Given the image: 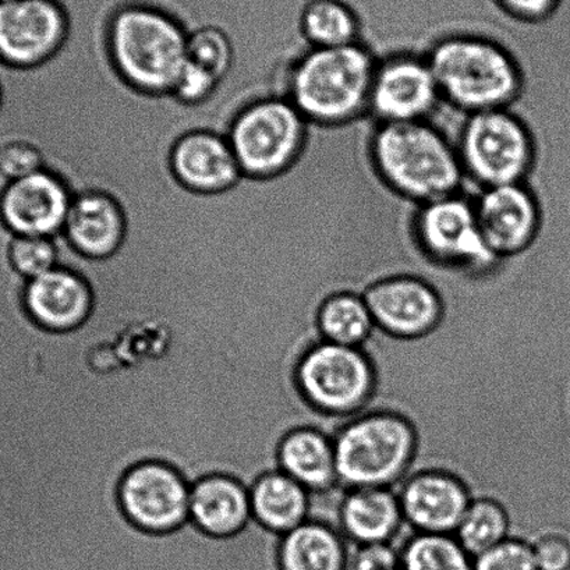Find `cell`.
I'll return each instance as SVG.
<instances>
[{"label": "cell", "mask_w": 570, "mask_h": 570, "mask_svg": "<svg viewBox=\"0 0 570 570\" xmlns=\"http://www.w3.org/2000/svg\"><path fill=\"white\" fill-rule=\"evenodd\" d=\"M505 18L520 24L540 26L551 21L564 0H491Z\"/></svg>", "instance_id": "obj_33"}, {"label": "cell", "mask_w": 570, "mask_h": 570, "mask_svg": "<svg viewBox=\"0 0 570 570\" xmlns=\"http://www.w3.org/2000/svg\"><path fill=\"white\" fill-rule=\"evenodd\" d=\"M0 104H2V88H0Z\"/></svg>", "instance_id": "obj_38"}, {"label": "cell", "mask_w": 570, "mask_h": 570, "mask_svg": "<svg viewBox=\"0 0 570 570\" xmlns=\"http://www.w3.org/2000/svg\"><path fill=\"white\" fill-rule=\"evenodd\" d=\"M7 226L3 225L2 219H0V232H2Z\"/></svg>", "instance_id": "obj_37"}, {"label": "cell", "mask_w": 570, "mask_h": 570, "mask_svg": "<svg viewBox=\"0 0 570 570\" xmlns=\"http://www.w3.org/2000/svg\"><path fill=\"white\" fill-rule=\"evenodd\" d=\"M295 381L315 417L348 420L368 411L379 392L380 374L365 347L314 337L297 360Z\"/></svg>", "instance_id": "obj_6"}, {"label": "cell", "mask_w": 570, "mask_h": 570, "mask_svg": "<svg viewBox=\"0 0 570 570\" xmlns=\"http://www.w3.org/2000/svg\"><path fill=\"white\" fill-rule=\"evenodd\" d=\"M70 204L65 181L40 170L8 183L0 196V219L16 236L53 237L63 232Z\"/></svg>", "instance_id": "obj_16"}, {"label": "cell", "mask_w": 570, "mask_h": 570, "mask_svg": "<svg viewBox=\"0 0 570 570\" xmlns=\"http://www.w3.org/2000/svg\"><path fill=\"white\" fill-rule=\"evenodd\" d=\"M68 12L60 0L0 2V62L32 68L51 58L68 35Z\"/></svg>", "instance_id": "obj_14"}, {"label": "cell", "mask_w": 570, "mask_h": 570, "mask_svg": "<svg viewBox=\"0 0 570 570\" xmlns=\"http://www.w3.org/2000/svg\"><path fill=\"white\" fill-rule=\"evenodd\" d=\"M444 105L424 51L396 49L376 59L368 118L374 124L433 120Z\"/></svg>", "instance_id": "obj_10"}, {"label": "cell", "mask_w": 570, "mask_h": 570, "mask_svg": "<svg viewBox=\"0 0 570 570\" xmlns=\"http://www.w3.org/2000/svg\"><path fill=\"white\" fill-rule=\"evenodd\" d=\"M400 553L401 570H474V558L453 534L413 533Z\"/></svg>", "instance_id": "obj_28"}, {"label": "cell", "mask_w": 570, "mask_h": 570, "mask_svg": "<svg viewBox=\"0 0 570 570\" xmlns=\"http://www.w3.org/2000/svg\"><path fill=\"white\" fill-rule=\"evenodd\" d=\"M234 36L218 26L200 27L191 31L187 41L188 60L204 66L223 80L234 63Z\"/></svg>", "instance_id": "obj_29"}, {"label": "cell", "mask_w": 570, "mask_h": 570, "mask_svg": "<svg viewBox=\"0 0 570 570\" xmlns=\"http://www.w3.org/2000/svg\"><path fill=\"white\" fill-rule=\"evenodd\" d=\"M474 570H539L529 540L508 537L495 547L474 557Z\"/></svg>", "instance_id": "obj_31"}, {"label": "cell", "mask_w": 570, "mask_h": 570, "mask_svg": "<svg viewBox=\"0 0 570 570\" xmlns=\"http://www.w3.org/2000/svg\"><path fill=\"white\" fill-rule=\"evenodd\" d=\"M297 30L307 47L341 48L364 41L362 14L351 0H302Z\"/></svg>", "instance_id": "obj_26"}, {"label": "cell", "mask_w": 570, "mask_h": 570, "mask_svg": "<svg viewBox=\"0 0 570 570\" xmlns=\"http://www.w3.org/2000/svg\"><path fill=\"white\" fill-rule=\"evenodd\" d=\"M409 235L425 263L448 273L484 278L503 264L487 245L473 196L464 191L414 207Z\"/></svg>", "instance_id": "obj_8"}, {"label": "cell", "mask_w": 570, "mask_h": 570, "mask_svg": "<svg viewBox=\"0 0 570 570\" xmlns=\"http://www.w3.org/2000/svg\"><path fill=\"white\" fill-rule=\"evenodd\" d=\"M24 303L38 325L51 331H70L86 323L92 295L81 276L57 267L27 281Z\"/></svg>", "instance_id": "obj_18"}, {"label": "cell", "mask_w": 570, "mask_h": 570, "mask_svg": "<svg viewBox=\"0 0 570 570\" xmlns=\"http://www.w3.org/2000/svg\"><path fill=\"white\" fill-rule=\"evenodd\" d=\"M314 127L286 97H268L237 116L228 140L243 175L282 174L306 157Z\"/></svg>", "instance_id": "obj_9"}, {"label": "cell", "mask_w": 570, "mask_h": 570, "mask_svg": "<svg viewBox=\"0 0 570 570\" xmlns=\"http://www.w3.org/2000/svg\"><path fill=\"white\" fill-rule=\"evenodd\" d=\"M376 59L365 41L341 48L304 47L291 65L286 98L314 129L356 124L368 118Z\"/></svg>", "instance_id": "obj_3"}, {"label": "cell", "mask_w": 570, "mask_h": 570, "mask_svg": "<svg viewBox=\"0 0 570 570\" xmlns=\"http://www.w3.org/2000/svg\"><path fill=\"white\" fill-rule=\"evenodd\" d=\"M511 513L505 503L494 497L481 495L470 502L453 535L474 558L511 537Z\"/></svg>", "instance_id": "obj_27"}, {"label": "cell", "mask_w": 570, "mask_h": 570, "mask_svg": "<svg viewBox=\"0 0 570 570\" xmlns=\"http://www.w3.org/2000/svg\"><path fill=\"white\" fill-rule=\"evenodd\" d=\"M278 466L314 498L341 487L334 439L318 423L298 425L285 435L278 450Z\"/></svg>", "instance_id": "obj_20"}, {"label": "cell", "mask_w": 570, "mask_h": 570, "mask_svg": "<svg viewBox=\"0 0 570 570\" xmlns=\"http://www.w3.org/2000/svg\"><path fill=\"white\" fill-rule=\"evenodd\" d=\"M363 295L376 330L395 340H423L444 323V297L423 276L407 273L380 276L364 287Z\"/></svg>", "instance_id": "obj_11"}, {"label": "cell", "mask_w": 570, "mask_h": 570, "mask_svg": "<svg viewBox=\"0 0 570 570\" xmlns=\"http://www.w3.org/2000/svg\"><path fill=\"white\" fill-rule=\"evenodd\" d=\"M334 439L337 475L343 489H396L413 472L420 434L413 420L391 409L365 411L345 420Z\"/></svg>", "instance_id": "obj_4"}, {"label": "cell", "mask_w": 570, "mask_h": 570, "mask_svg": "<svg viewBox=\"0 0 570 570\" xmlns=\"http://www.w3.org/2000/svg\"><path fill=\"white\" fill-rule=\"evenodd\" d=\"M191 484L175 468L146 462L127 472L119 497L126 517L149 533H169L190 520Z\"/></svg>", "instance_id": "obj_13"}, {"label": "cell", "mask_w": 570, "mask_h": 570, "mask_svg": "<svg viewBox=\"0 0 570 570\" xmlns=\"http://www.w3.org/2000/svg\"><path fill=\"white\" fill-rule=\"evenodd\" d=\"M8 254L16 273L27 281L58 267V248L52 237L13 235Z\"/></svg>", "instance_id": "obj_30"}, {"label": "cell", "mask_w": 570, "mask_h": 570, "mask_svg": "<svg viewBox=\"0 0 570 570\" xmlns=\"http://www.w3.org/2000/svg\"><path fill=\"white\" fill-rule=\"evenodd\" d=\"M121 2L126 3L125 0H121ZM127 4V3H126Z\"/></svg>", "instance_id": "obj_39"}, {"label": "cell", "mask_w": 570, "mask_h": 570, "mask_svg": "<svg viewBox=\"0 0 570 570\" xmlns=\"http://www.w3.org/2000/svg\"><path fill=\"white\" fill-rule=\"evenodd\" d=\"M403 524L406 522L395 489H347L337 507V529L353 546L394 542Z\"/></svg>", "instance_id": "obj_19"}, {"label": "cell", "mask_w": 570, "mask_h": 570, "mask_svg": "<svg viewBox=\"0 0 570 570\" xmlns=\"http://www.w3.org/2000/svg\"><path fill=\"white\" fill-rule=\"evenodd\" d=\"M348 570H401L400 548L394 542L354 546Z\"/></svg>", "instance_id": "obj_36"}, {"label": "cell", "mask_w": 570, "mask_h": 570, "mask_svg": "<svg viewBox=\"0 0 570 570\" xmlns=\"http://www.w3.org/2000/svg\"><path fill=\"white\" fill-rule=\"evenodd\" d=\"M341 530L313 517L281 535V570H348L351 548Z\"/></svg>", "instance_id": "obj_23"}, {"label": "cell", "mask_w": 570, "mask_h": 570, "mask_svg": "<svg viewBox=\"0 0 570 570\" xmlns=\"http://www.w3.org/2000/svg\"><path fill=\"white\" fill-rule=\"evenodd\" d=\"M253 518L265 529L284 535L312 518V492L281 469L256 481L250 490Z\"/></svg>", "instance_id": "obj_24"}, {"label": "cell", "mask_w": 570, "mask_h": 570, "mask_svg": "<svg viewBox=\"0 0 570 570\" xmlns=\"http://www.w3.org/2000/svg\"><path fill=\"white\" fill-rule=\"evenodd\" d=\"M424 52L442 102L463 116L513 108L523 97V65L495 37L474 31L445 32Z\"/></svg>", "instance_id": "obj_2"}, {"label": "cell", "mask_w": 570, "mask_h": 570, "mask_svg": "<svg viewBox=\"0 0 570 570\" xmlns=\"http://www.w3.org/2000/svg\"><path fill=\"white\" fill-rule=\"evenodd\" d=\"M539 570H570V537L559 530H542L531 540Z\"/></svg>", "instance_id": "obj_35"}, {"label": "cell", "mask_w": 570, "mask_h": 570, "mask_svg": "<svg viewBox=\"0 0 570 570\" xmlns=\"http://www.w3.org/2000/svg\"><path fill=\"white\" fill-rule=\"evenodd\" d=\"M367 159L376 180L413 207L463 191L455 138L434 120L373 124Z\"/></svg>", "instance_id": "obj_1"}, {"label": "cell", "mask_w": 570, "mask_h": 570, "mask_svg": "<svg viewBox=\"0 0 570 570\" xmlns=\"http://www.w3.org/2000/svg\"><path fill=\"white\" fill-rule=\"evenodd\" d=\"M403 518L414 533L455 534L473 492L452 470L428 468L407 475L397 487Z\"/></svg>", "instance_id": "obj_15"}, {"label": "cell", "mask_w": 570, "mask_h": 570, "mask_svg": "<svg viewBox=\"0 0 570 570\" xmlns=\"http://www.w3.org/2000/svg\"><path fill=\"white\" fill-rule=\"evenodd\" d=\"M466 181L478 190L529 181L540 158V144L513 108L463 116L455 138Z\"/></svg>", "instance_id": "obj_7"}, {"label": "cell", "mask_w": 570, "mask_h": 570, "mask_svg": "<svg viewBox=\"0 0 570 570\" xmlns=\"http://www.w3.org/2000/svg\"><path fill=\"white\" fill-rule=\"evenodd\" d=\"M171 166L183 185L200 193L224 191L243 176L228 137L212 131L183 136L171 153Z\"/></svg>", "instance_id": "obj_17"}, {"label": "cell", "mask_w": 570, "mask_h": 570, "mask_svg": "<svg viewBox=\"0 0 570 570\" xmlns=\"http://www.w3.org/2000/svg\"><path fill=\"white\" fill-rule=\"evenodd\" d=\"M473 202L487 245L502 263L528 253L544 230V204L529 181L481 188Z\"/></svg>", "instance_id": "obj_12"}, {"label": "cell", "mask_w": 570, "mask_h": 570, "mask_svg": "<svg viewBox=\"0 0 570 570\" xmlns=\"http://www.w3.org/2000/svg\"><path fill=\"white\" fill-rule=\"evenodd\" d=\"M219 82L220 80L213 71L187 60L171 92L183 102L198 104L212 97Z\"/></svg>", "instance_id": "obj_34"}, {"label": "cell", "mask_w": 570, "mask_h": 570, "mask_svg": "<svg viewBox=\"0 0 570 570\" xmlns=\"http://www.w3.org/2000/svg\"><path fill=\"white\" fill-rule=\"evenodd\" d=\"M252 519L250 490L240 481L213 474L191 484L190 520L207 534L234 535Z\"/></svg>", "instance_id": "obj_21"}, {"label": "cell", "mask_w": 570, "mask_h": 570, "mask_svg": "<svg viewBox=\"0 0 570 570\" xmlns=\"http://www.w3.org/2000/svg\"><path fill=\"white\" fill-rule=\"evenodd\" d=\"M109 51L132 87L146 92L174 91L188 60V30L154 4L129 3L109 20Z\"/></svg>", "instance_id": "obj_5"}, {"label": "cell", "mask_w": 570, "mask_h": 570, "mask_svg": "<svg viewBox=\"0 0 570 570\" xmlns=\"http://www.w3.org/2000/svg\"><path fill=\"white\" fill-rule=\"evenodd\" d=\"M125 220L119 204L102 191L71 197L63 234L85 256H110L124 239Z\"/></svg>", "instance_id": "obj_22"}, {"label": "cell", "mask_w": 570, "mask_h": 570, "mask_svg": "<svg viewBox=\"0 0 570 570\" xmlns=\"http://www.w3.org/2000/svg\"><path fill=\"white\" fill-rule=\"evenodd\" d=\"M0 2H4V0H0Z\"/></svg>", "instance_id": "obj_40"}, {"label": "cell", "mask_w": 570, "mask_h": 570, "mask_svg": "<svg viewBox=\"0 0 570 570\" xmlns=\"http://www.w3.org/2000/svg\"><path fill=\"white\" fill-rule=\"evenodd\" d=\"M43 166L40 148L29 140L16 138L0 147V176L8 183L35 175Z\"/></svg>", "instance_id": "obj_32"}, {"label": "cell", "mask_w": 570, "mask_h": 570, "mask_svg": "<svg viewBox=\"0 0 570 570\" xmlns=\"http://www.w3.org/2000/svg\"><path fill=\"white\" fill-rule=\"evenodd\" d=\"M313 325L318 340L335 345L365 347L376 331L363 292L337 289L318 296Z\"/></svg>", "instance_id": "obj_25"}]
</instances>
